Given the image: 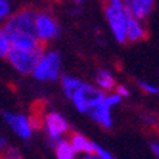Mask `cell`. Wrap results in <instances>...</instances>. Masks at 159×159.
<instances>
[{"instance_id": "obj_17", "label": "cell", "mask_w": 159, "mask_h": 159, "mask_svg": "<svg viewBox=\"0 0 159 159\" xmlns=\"http://www.w3.org/2000/svg\"><path fill=\"white\" fill-rule=\"evenodd\" d=\"M12 13L10 0H0V22H5Z\"/></svg>"}, {"instance_id": "obj_12", "label": "cell", "mask_w": 159, "mask_h": 159, "mask_svg": "<svg viewBox=\"0 0 159 159\" xmlns=\"http://www.w3.org/2000/svg\"><path fill=\"white\" fill-rule=\"evenodd\" d=\"M95 83L104 92H112L117 85L114 76L107 69H98L97 72H95Z\"/></svg>"}, {"instance_id": "obj_7", "label": "cell", "mask_w": 159, "mask_h": 159, "mask_svg": "<svg viewBox=\"0 0 159 159\" xmlns=\"http://www.w3.org/2000/svg\"><path fill=\"white\" fill-rule=\"evenodd\" d=\"M43 125L45 127L47 131V139H48V145L51 148L57 145L60 140H63V136L67 134L70 131V125L69 121L56 111L47 112L43 116Z\"/></svg>"}, {"instance_id": "obj_3", "label": "cell", "mask_w": 159, "mask_h": 159, "mask_svg": "<svg viewBox=\"0 0 159 159\" xmlns=\"http://www.w3.org/2000/svg\"><path fill=\"white\" fill-rule=\"evenodd\" d=\"M101 5L116 41L118 44H127L125 31L129 12L124 6V0H101Z\"/></svg>"}, {"instance_id": "obj_5", "label": "cell", "mask_w": 159, "mask_h": 159, "mask_svg": "<svg viewBox=\"0 0 159 159\" xmlns=\"http://www.w3.org/2000/svg\"><path fill=\"white\" fill-rule=\"evenodd\" d=\"M39 82H54L61 75V57L58 51L45 50L31 73Z\"/></svg>"}, {"instance_id": "obj_6", "label": "cell", "mask_w": 159, "mask_h": 159, "mask_svg": "<svg viewBox=\"0 0 159 159\" xmlns=\"http://www.w3.org/2000/svg\"><path fill=\"white\" fill-rule=\"evenodd\" d=\"M35 34L39 43L47 45L60 35V25L54 15L44 10H37L35 15Z\"/></svg>"}, {"instance_id": "obj_22", "label": "cell", "mask_w": 159, "mask_h": 159, "mask_svg": "<svg viewBox=\"0 0 159 159\" xmlns=\"http://www.w3.org/2000/svg\"><path fill=\"white\" fill-rule=\"evenodd\" d=\"M6 146H7V142H6V139L3 137V136L0 134V152H2V150L5 149Z\"/></svg>"}, {"instance_id": "obj_19", "label": "cell", "mask_w": 159, "mask_h": 159, "mask_svg": "<svg viewBox=\"0 0 159 159\" xmlns=\"http://www.w3.org/2000/svg\"><path fill=\"white\" fill-rule=\"evenodd\" d=\"M116 93L117 95H120L121 98L124 97V98H127V97H130V91H129V88L127 86H124V85H116Z\"/></svg>"}, {"instance_id": "obj_18", "label": "cell", "mask_w": 159, "mask_h": 159, "mask_svg": "<svg viewBox=\"0 0 159 159\" xmlns=\"http://www.w3.org/2000/svg\"><path fill=\"white\" fill-rule=\"evenodd\" d=\"M93 153H97L101 159H116L110 152H108V150H105L104 148H101L99 145H97V143H95V148H93Z\"/></svg>"}, {"instance_id": "obj_2", "label": "cell", "mask_w": 159, "mask_h": 159, "mask_svg": "<svg viewBox=\"0 0 159 159\" xmlns=\"http://www.w3.org/2000/svg\"><path fill=\"white\" fill-rule=\"evenodd\" d=\"M104 98H105V92L104 91L80 80L77 83V86L73 89V92L70 93L69 99L75 104L77 111L92 117L95 114V111L102 105Z\"/></svg>"}, {"instance_id": "obj_15", "label": "cell", "mask_w": 159, "mask_h": 159, "mask_svg": "<svg viewBox=\"0 0 159 159\" xmlns=\"http://www.w3.org/2000/svg\"><path fill=\"white\" fill-rule=\"evenodd\" d=\"M0 159H24L20 150L15 146H6L5 149L0 152Z\"/></svg>"}, {"instance_id": "obj_8", "label": "cell", "mask_w": 159, "mask_h": 159, "mask_svg": "<svg viewBox=\"0 0 159 159\" xmlns=\"http://www.w3.org/2000/svg\"><path fill=\"white\" fill-rule=\"evenodd\" d=\"M3 118L7 123V125L19 137H22L24 140H28L32 137L34 129H32L29 117H26L25 114H16V112H10V111H3Z\"/></svg>"}, {"instance_id": "obj_10", "label": "cell", "mask_w": 159, "mask_h": 159, "mask_svg": "<svg viewBox=\"0 0 159 159\" xmlns=\"http://www.w3.org/2000/svg\"><path fill=\"white\" fill-rule=\"evenodd\" d=\"M127 12L140 20H146L155 10L156 0H124Z\"/></svg>"}, {"instance_id": "obj_4", "label": "cell", "mask_w": 159, "mask_h": 159, "mask_svg": "<svg viewBox=\"0 0 159 159\" xmlns=\"http://www.w3.org/2000/svg\"><path fill=\"white\" fill-rule=\"evenodd\" d=\"M45 47L47 45H38L35 48H15V47H10L6 58L16 72H19L20 75H31L32 70L35 69V66H37L38 60L45 51Z\"/></svg>"}, {"instance_id": "obj_11", "label": "cell", "mask_w": 159, "mask_h": 159, "mask_svg": "<svg viewBox=\"0 0 159 159\" xmlns=\"http://www.w3.org/2000/svg\"><path fill=\"white\" fill-rule=\"evenodd\" d=\"M69 143L72 146V149L75 150L76 155H83V153H93V148H95V143L89 140L86 136L80 134V133H70V137H69Z\"/></svg>"}, {"instance_id": "obj_9", "label": "cell", "mask_w": 159, "mask_h": 159, "mask_svg": "<svg viewBox=\"0 0 159 159\" xmlns=\"http://www.w3.org/2000/svg\"><path fill=\"white\" fill-rule=\"evenodd\" d=\"M125 38H127V44H139L149 38V29L146 26L145 20H140L129 13Z\"/></svg>"}, {"instance_id": "obj_16", "label": "cell", "mask_w": 159, "mask_h": 159, "mask_svg": "<svg viewBox=\"0 0 159 159\" xmlns=\"http://www.w3.org/2000/svg\"><path fill=\"white\" fill-rule=\"evenodd\" d=\"M136 82H137V86L145 92L146 95H158V92H159L158 86H155V85L146 82V80H142V79H137Z\"/></svg>"}, {"instance_id": "obj_1", "label": "cell", "mask_w": 159, "mask_h": 159, "mask_svg": "<svg viewBox=\"0 0 159 159\" xmlns=\"http://www.w3.org/2000/svg\"><path fill=\"white\" fill-rule=\"evenodd\" d=\"M35 15L37 10L31 6H24L5 20V32L9 38L10 47L15 48H35L39 43L35 34Z\"/></svg>"}, {"instance_id": "obj_21", "label": "cell", "mask_w": 159, "mask_h": 159, "mask_svg": "<svg viewBox=\"0 0 159 159\" xmlns=\"http://www.w3.org/2000/svg\"><path fill=\"white\" fill-rule=\"evenodd\" d=\"M79 159H101L97 153H83Z\"/></svg>"}, {"instance_id": "obj_14", "label": "cell", "mask_w": 159, "mask_h": 159, "mask_svg": "<svg viewBox=\"0 0 159 159\" xmlns=\"http://www.w3.org/2000/svg\"><path fill=\"white\" fill-rule=\"evenodd\" d=\"M9 50H10L9 38H7V35L5 32L3 25H0V58H6Z\"/></svg>"}, {"instance_id": "obj_23", "label": "cell", "mask_w": 159, "mask_h": 159, "mask_svg": "<svg viewBox=\"0 0 159 159\" xmlns=\"http://www.w3.org/2000/svg\"><path fill=\"white\" fill-rule=\"evenodd\" d=\"M73 3H75V5H82L83 2H85V0H72Z\"/></svg>"}, {"instance_id": "obj_13", "label": "cell", "mask_w": 159, "mask_h": 159, "mask_svg": "<svg viewBox=\"0 0 159 159\" xmlns=\"http://www.w3.org/2000/svg\"><path fill=\"white\" fill-rule=\"evenodd\" d=\"M54 152H56L57 159H76L75 150L72 149L69 140H66V139L60 140L57 145L54 146Z\"/></svg>"}, {"instance_id": "obj_20", "label": "cell", "mask_w": 159, "mask_h": 159, "mask_svg": "<svg viewBox=\"0 0 159 159\" xmlns=\"http://www.w3.org/2000/svg\"><path fill=\"white\" fill-rule=\"evenodd\" d=\"M150 150H152V153L158 158L159 156V145H158V142H150Z\"/></svg>"}]
</instances>
